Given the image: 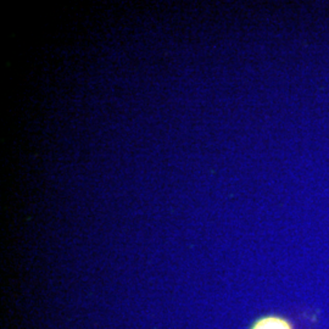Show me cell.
<instances>
[{
    "label": "cell",
    "instance_id": "cell-1",
    "mask_svg": "<svg viewBox=\"0 0 329 329\" xmlns=\"http://www.w3.org/2000/svg\"><path fill=\"white\" fill-rule=\"evenodd\" d=\"M254 329H290V325L287 321L281 318H264L255 325Z\"/></svg>",
    "mask_w": 329,
    "mask_h": 329
}]
</instances>
